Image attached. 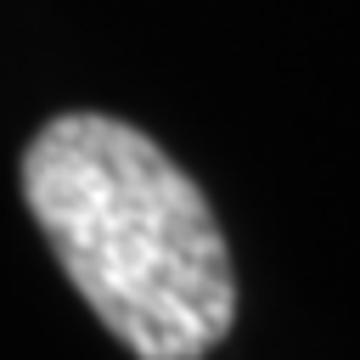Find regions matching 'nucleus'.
Returning <instances> with one entry per match:
<instances>
[{"label":"nucleus","instance_id":"obj_1","mask_svg":"<svg viewBox=\"0 0 360 360\" xmlns=\"http://www.w3.org/2000/svg\"><path fill=\"white\" fill-rule=\"evenodd\" d=\"M56 264L135 360H202L236 315L231 253L197 180L135 124L62 112L22 152Z\"/></svg>","mask_w":360,"mask_h":360}]
</instances>
